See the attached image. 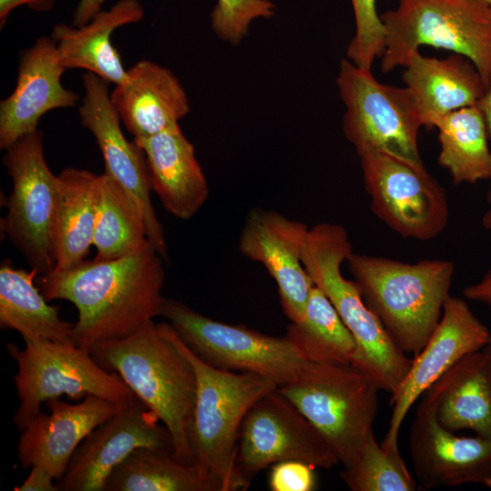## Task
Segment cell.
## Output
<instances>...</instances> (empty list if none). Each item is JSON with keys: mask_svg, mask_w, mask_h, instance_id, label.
Here are the masks:
<instances>
[{"mask_svg": "<svg viewBox=\"0 0 491 491\" xmlns=\"http://www.w3.org/2000/svg\"><path fill=\"white\" fill-rule=\"evenodd\" d=\"M125 404L95 396H87L76 404L60 397L47 400L45 405L50 413L40 412L21 431L17 442L21 467L42 466L57 481L84 438Z\"/></svg>", "mask_w": 491, "mask_h": 491, "instance_id": "ffe728a7", "label": "cell"}, {"mask_svg": "<svg viewBox=\"0 0 491 491\" xmlns=\"http://www.w3.org/2000/svg\"><path fill=\"white\" fill-rule=\"evenodd\" d=\"M85 95L78 108L80 121L95 136L103 155L105 172L115 180L139 210L147 237L165 261L168 259L163 226L154 210L146 159L135 141L126 139L113 105L108 82L95 74L83 75Z\"/></svg>", "mask_w": 491, "mask_h": 491, "instance_id": "5bb4252c", "label": "cell"}, {"mask_svg": "<svg viewBox=\"0 0 491 491\" xmlns=\"http://www.w3.org/2000/svg\"><path fill=\"white\" fill-rule=\"evenodd\" d=\"M476 105L480 108L484 115L487 132L491 138V89L484 95Z\"/></svg>", "mask_w": 491, "mask_h": 491, "instance_id": "ab89813d", "label": "cell"}, {"mask_svg": "<svg viewBox=\"0 0 491 491\" xmlns=\"http://www.w3.org/2000/svg\"><path fill=\"white\" fill-rule=\"evenodd\" d=\"M134 141L145 154L152 191L164 208L178 219L192 218L206 202L209 186L180 126Z\"/></svg>", "mask_w": 491, "mask_h": 491, "instance_id": "7402d4cb", "label": "cell"}, {"mask_svg": "<svg viewBox=\"0 0 491 491\" xmlns=\"http://www.w3.org/2000/svg\"><path fill=\"white\" fill-rule=\"evenodd\" d=\"M409 435L416 477L426 489L474 483L491 488V439L458 436L422 396Z\"/></svg>", "mask_w": 491, "mask_h": 491, "instance_id": "ac0fdd59", "label": "cell"}, {"mask_svg": "<svg viewBox=\"0 0 491 491\" xmlns=\"http://www.w3.org/2000/svg\"><path fill=\"white\" fill-rule=\"evenodd\" d=\"M491 4V0H487Z\"/></svg>", "mask_w": 491, "mask_h": 491, "instance_id": "7bdbcfd3", "label": "cell"}, {"mask_svg": "<svg viewBox=\"0 0 491 491\" xmlns=\"http://www.w3.org/2000/svg\"><path fill=\"white\" fill-rule=\"evenodd\" d=\"M357 154L376 217L405 238L428 241L443 232L449 218L446 191L426 167L374 150Z\"/></svg>", "mask_w": 491, "mask_h": 491, "instance_id": "7c38bea8", "label": "cell"}, {"mask_svg": "<svg viewBox=\"0 0 491 491\" xmlns=\"http://www.w3.org/2000/svg\"><path fill=\"white\" fill-rule=\"evenodd\" d=\"M488 328L461 298L449 296L440 320L410 368L391 394L392 413L388 430L381 443L387 451L399 450L398 436L412 405L446 370L467 354L483 349L490 341Z\"/></svg>", "mask_w": 491, "mask_h": 491, "instance_id": "2e32d148", "label": "cell"}, {"mask_svg": "<svg viewBox=\"0 0 491 491\" xmlns=\"http://www.w3.org/2000/svg\"><path fill=\"white\" fill-rule=\"evenodd\" d=\"M285 336L306 362L351 365L356 341L326 295L314 285L302 318L291 322Z\"/></svg>", "mask_w": 491, "mask_h": 491, "instance_id": "f546056e", "label": "cell"}, {"mask_svg": "<svg viewBox=\"0 0 491 491\" xmlns=\"http://www.w3.org/2000/svg\"><path fill=\"white\" fill-rule=\"evenodd\" d=\"M287 460L326 469L339 464L319 430L277 387L246 413L239 431L235 467L248 488L258 473Z\"/></svg>", "mask_w": 491, "mask_h": 491, "instance_id": "4fadbf2b", "label": "cell"}, {"mask_svg": "<svg viewBox=\"0 0 491 491\" xmlns=\"http://www.w3.org/2000/svg\"><path fill=\"white\" fill-rule=\"evenodd\" d=\"M463 294L469 300L491 304V267L479 282L465 287Z\"/></svg>", "mask_w": 491, "mask_h": 491, "instance_id": "f35d334b", "label": "cell"}, {"mask_svg": "<svg viewBox=\"0 0 491 491\" xmlns=\"http://www.w3.org/2000/svg\"><path fill=\"white\" fill-rule=\"evenodd\" d=\"M105 369L124 382L168 429L175 455L195 465L189 432L196 401V376L173 326L149 322L133 335L90 349Z\"/></svg>", "mask_w": 491, "mask_h": 491, "instance_id": "7a4b0ae2", "label": "cell"}, {"mask_svg": "<svg viewBox=\"0 0 491 491\" xmlns=\"http://www.w3.org/2000/svg\"><path fill=\"white\" fill-rule=\"evenodd\" d=\"M150 243L144 219L118 183L98 175L93 246L94 259L105 261L138 252Z\"/></svg>", "mask_w": 491, "mask_h": 491, "instance_id": "4dcf8cb0", "label": "cell"}, {"mask_svg": "<svg viewBox=\"0 0 491 491\" xmlns=\"http://www.w3.org/2000/svg\"><path fill=\"white\" fill-rule=\"evenodd\" d=\"M179 339L196 376V401L189 432L195 465L222 491L246 490L235 467L240 427L252 406L278 386L257 374L214 367Z\"/></svg>", "mask_w": 491, "mask_h": 491, "instance_id": "5b68a950", "label": "cell"}, {"mask_svg": "<svg viewBox=\"0 0 491 491\" xmlns=\"http://www.w3.org/2000/svg\"><path fill=\"white\" fill-rule=\"evenodd\" d=\"M268 486L272 491H313L316 487L314 466L287 460L270 466Z\"/></svg>", "mask_w": 491, "mask_h": 491, "instance_id": "e575fe53", "label": "cell"}, {"mask_svg": "<svg viewBox=\"0 0 491 491\" xmlns=\"http://www.w3.org/2000/svg\"><path fill=\"white\" fill-rule=\"evenodd\" d=\"M160 316L191 352L219 369L257 374L279 387L295 379L306 363L285 336L212 319L175 298H164Z\"/></svg>", "mask_w": 491, "mask_h": 491, "instance_id": "30bf717a", "label": "cell"}, {"mask_svg": "<svg viewBox=\"0 0 491 491\" xmlns=\"http://www.w3.org/2000/svg\"><path fill=\"white\" fill-rule=\"evenodd\" d=\"M3 163L12 181L1 231L38 275L55 268L54 225L57 175L44 155L43 133L27 134L5 149Z\"/></svg>", "mask_w": 491, "mask_h": 491, "instance_id": "8fae6325", "label": "cell"}, {"mask_svg": "<svg viewBox=\"0 0 491 491\" xmlns=\"http://www.w3.org/2000/svg\"><path fill=\"white\" fill-rule=\"evenodd\" d=\"M340 478L352 491H415L416 485L399 450H386L372 431L360 457L344 467Z\"/></svg>", "mask_w": 491, "mask_h": 491, "instance_id": "1f68e13d", "label": "cell"}, {"mask_svg": "<svg viewBox=\"0 0 491 491\" xmlns=\"http://www.w3.org/2000/svg\"><path fill=\"white\" fill-rule=\"evenodd\" d=\"M38 273L15 268L5 259L0 266V326L24 338L75 344L74 325L59 316V307L47 304L34 279Z\"/></svg>", "mask_w": 491, "mask_h": 491, "instance_id": "4316f807", "label": "cell"}, {"mask_svg": "<svg viewBox=\"0 0 491 491\" xmlns=\"http://www.w3.org/2000/svg\"><path fill=\"white\" fill-rule=\"evenodd\" d=\"M275 14L276 5L270 0H217L211 14V26L221 40L237 45L254 20L268 19Z\"/></svg>", "mask_w": 491, "mask_h": 491, "instance_id": "836d02e7", "label": "cell"}, {"mask_svg": "<svg viewBox=\"0 0 491 491\" xmlns=\"http://www.w3.org/2000/svg\"><path fill=\"white\" fill-rule=\"evenodd\" d=\"M356 31L346 56L356 66L371 70L385 48V28L376 11V0H351Z\"/></svg>", "mask_w": 491, "mask_h": 491, "instance_id": "d6a6232c", "label": "cell"}, {"mask_svg": "<svg viewBox=\"0 0 491 491\" xmlns=\"http://www.w3.org/2000/svg\"><path fill=\"white\" fill-rule=\"evenodd\" d=\"M105 0H79L74 13L73 25L80 27L88 24L100 11Z\"/></svg>", "mask_w": 491, "mask_h": 491, "instance_id": "74e56055", "label": "cell"}, {"mask_svg": "<svg viewBox=\"0 0 491 491\" xmlns=\"http://www.w3.org/2000/svg\"><path fill=\"white\" fill-rule=\"evenodd\" d=\"M352 253L344 226L319 223L309 228L302 261L314 285L329 298L356 341L351 365L366 373L379 389L393 394L406 376L412 359L367 306L357 284L343 276L341 266Z\"/></svg>", "mask_w": 491, "mask_h": 491, "instance_id": "277c9868", "label": "cell"}, {"mask_svg": "<svg viewBox=\"0 0 491 491\" xmlns=\"http://www.w3.org/2000/svg\"><path fill=\"white\" fill-rule=\"evenodd\" d=\"M405 68V87L426 129L450 112L476 105L488 91L475 65L458 54L438 59L418 51Z\"/></svg>", "mask_w": 491, "mask_h": 491, "instance_id": "603a6c76", "label": "cell"}, {"mask_svg": "<svg viewBox=\"0 0 491 491\" xmlns=\"http://www.w3.org/2000/svg\"><path fill=\"white\" fill-rule=\"evenodd\" d=\"M55 478L45 468L38 466L31 467L30 474L24 482L14 488L15 491H58Z\"/></svg>", "mask_w": 491, "mask_h": 491, "instance_id": "d590c367", "label": "cell"}, {"mask_svg": "<svg viewBox=\"0 0 491 491\" xmlns=\"http://www.w3.org/2000/svg\"><path fill=\"white\" fill-rule=\"evenodd\" d=\"M143 16L138 0H118L85 25L72 27L64 23L54 25L51 38L66 69H85L117 85L126 79L127 71L111 43V35L116 28L136 23Z\"/></svg>", "mask_w": 491, "mask_h": 491, "instance_id": "d4e9b609", "label": "cell"}, {"mask_svg": "<svg viewBox=\"0 0 491 491\" xmlns=\"http://www.w3.org/2000/svg\"><path fill=\"white\" fill-rule=\"evenodd\" d=\"M381 70L406 66L422 45L464 55L491 89V4L487 0H398L380 15Z\"/></svg>", "mask_w": 491, "mask_h": 491, "instance_id": "8992f818", "label": "cell"}, {"mask_svg": "<svg viewBox=\"0 0 491 491\" xmlns=\"http://www.w3.org/2000/svg\"><path fill=\"white\" fill-rule=\"evenodd\" d=\"M485 349L490 354L491 356V339L489 343L485 346Z\"/></svg>", "mask_w": 491, "mask_h": 491, "instance_id": "b9f144b4", "label": "cell"}, {"mask_svg": "<svg viewBox=\"0 0 491 491\" xmlns=\"http://www.w3.org/2000/svg\"><path fill=\"white\" fill-rule=\"evenodd\" d=\"M23 340L24 348L5 346L17 366L13 379L19 405L13 421L18 430L41 412L43 404L61 396L76 401L95 396L120 404L135 396L120 376L102 367L89 350L47 339Z\"/></svg>", "mask_w": 491, "mask_h": 491, "instance_id": "ba28073f", "label": "cell"}, {"mask_svg": "<svg viewBox=\"0 0 491 491\" xmlns=\"http://www.w3.org/2000/svg\"><path fill=\"white\" fill-rule=\"evenodd\" d=\"M490 307H491V304H489Z\"/></svg>", "mask_w": 491, "mask_h": 491, "instance_id": "ee69618b", "label": "cell"}, {"mask_svg": "<svg viewBox=\"0 0 491 491\" xmlns=\"http://www.w3.org/2000/svg\"><path fill=\"white\" fill-rule=\"evenodd\" d=\"M308 231L302 222L274 210L255 207L246 215L239 234V252L267 270L290 322L302 318L314 286L302 261Z\"/></svg>", "mask_w": 491, "mask_h": 491, "instance_id": "e0dca14e", "label": "cell"}, {"mask_svg": "<svg viewBox=\"0 0 491 491\" xmlns=\"http://www.w3.org/2000/svg\"><path fill=\"white\" fill-rule=\"evenodd\" d=\"M135 396L90 432L75 450L58 491H103L112 471L139 447L173 449L171 435Z\"/></svg>", "mask_w": 491, "mask_h": 491, "instance_id": "9a60e30c", "label": "cell"}, {"mask_svg": "<svg viewBox=\"0 0 491 491\" xmlns=\"http://www.w3.org/2000/svg\"><path fill=\"white\" fill-rule=\"evenodd\" d=\"M98 175L75 167H66L57 175L55 271L80 265L93 246Z\"/></svg>", "mask_w": 491, "mask_h": 491, "instance_id": "484cf974", "label": "cell"}, {"mask_svg": "<svg viewBox=\"0 0 491 491\" xmlns=\"http://www.w3.org/2000/svg\"><path fill=\"white\" fill-rule=\"evenodd\" d=\"M65 70L51 37L38 38L22 53L15 87L0 103L1 149L38 130L45 113L75 105L79 95L61 82Z\"/></svg>", "mask_w": 491, "mask_h": 491, "instance_id": "d6986e66", "label": "cell"}, {"mask_svg": "<svg viewBox=\"0 0 491 491\" xmlns=\"http://www.w3.org/2000/svg\"><path fill=\"white\" fill-rule=\"evenodd\" d=\"M55 0H0V26L5 25L9 14L16 7L27 5L35 11H48Z\"/></svg>", "mask_w": 491, "mask_h": 491, "instance_id": "8d00e7d4", "label": "cell"}, {"mask_svg": "<svg viewBox=\"0 0 491 491\" xmlns=\"http://www.w3.org/2000/svg\"><path fill=\"white\" fill-rule=\"evenodd\" d=\"M110 99L134 139L145 138L179 125L190 110L179 80L167 68L142 60L127 70Z\"/></svg>", "mask_w": 491, "mask_h": 491, "instance_id": "44dd1931", "label": "cell"}, {"mask_svg": "<svg viewBox=\"0 0 491 491\" xmlns=\"http://www.w3.org/2000/svg\"><path fill=\"white\" fill-rule=\"evenodd\" d=\"M164 261L153 246L112 260H85L74 268L42 275L40 290L47 301L75 306V344L90 351L125 338L160 316Z\"/></svg>", "mask_w": 491, "mask_h": 491, "instance_id": "6da1fadb", "label": "cell"}, {"mask_svg": "<svg viewBox=\"0 0 491 491\" xmlns=\"http://www.w3.org/2000/svg\"><path fill=\"white\" fill-rule=\"evenodd\" d=\"M336 85L346 108L343 132L357 153L374 150L425 167L417 145L422 123L406 87L381 83L348 59L340 63Z\"/></svg>", "mask_w": 491, "mask_h": 491, "instance_id": "9c48e42d", "label": "cell"}, {"mask_svg": "<svg viewBox=\"0 0 491 491\" xmlns=\"http://www.w3.org/2000/svg\"><path fill=\"white\" fill-rule=\"evenodd\" d=\"M103 491H222L196 466L179 459L171 449L139 447L108 476Z\"/></svg>", "mask_w": 491, "mask_h": 491, "instance_id": "83f0119b", "label": "cell"}, {"mask_svg": "<svg viewBox=\"0 0 491 491\" xmlns=\"http://www.w3.org/2000/svg\"><path fill=\"white\" fill-rule=\"evenodd\" d=\"M319 430L344 467L361 456L377 413L375 382L353 365L306 362L278 387Z\"/></svg>", "mask_w": 491, "mask_h": 491, "instance_id": "52a82bcc", "label": "cell"}, {"mask_svg": "<svg viewBox=\"0 0 491 491\" xmlns=\"http://www.w3.org/2000/svg\"><path fill=\"white\" fill-rule=\"evenodd\" d=\"M346 262L364 301L396 346L418 354L450 296L453 262L424 259L410 264L354 252Z\"/></svg>", "mask_w": 491, "mask_h": 491, "instance_id": "3957f363", "label": "cell"}, {"mask_svg": "<svg viewBox=\"0 0 491 491\" xmlns=\"http://www.w3.org/2000/svg\"><path fill=\"white\" fill-rule=\"evenodd\" d=\"M422 396L448 430L491 439V356L485 347L460 358Z\"/></svg>", "mask_w": 491, "mask_h": 491, "instance_id": "cb8c5ba5", "label": "cell"}, {"mask_svg": "<svg viewBox=\"0 0 491 491\" xmlns=\"http://www.w3.org/2000/svg\"><path fill=\"white\" fill-rule=\"evenodd\" d=\"M438 163L446 168L455 185L475 184L491 179V150L484 115L475 105L440 117Z\"/></svg>", "mask_w": 491, "mask_h": 491, "instance_id": "f1b7e54d", "label": "cell"}, {"mask_svg": "<svg viewBox=\"0 0 491 491\" xmlns=\"http://www.w3.org/2000/svg\"><path fill=\"white\" fill-rule=\"evenodd\" d=\"M487 201L490 208L484 214L482 217V225L485 228L491 230V185L487 193Z\"/></svg>", "mask_w": 491, "mask_h": 491, "instance_id": "60d3db41", "label": "cell"}]
</instances>
